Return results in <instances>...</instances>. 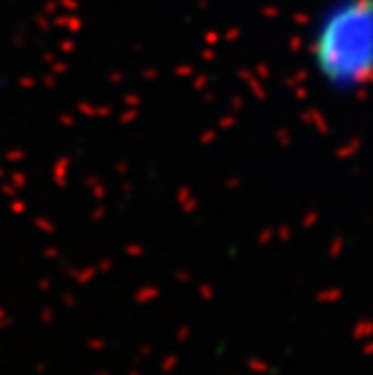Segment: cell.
<instances>
[{
  "label": "cell",
  "instance_id": "6da1fadb",
  "mask_svg": "<svg viewBox=\"0 0 373 375\" xmlns=\"http://www.w3.org/2000/svg\"><path fill=\"white\" fill-rule=\"evenodd\" d=\"M313 55L330 83L351 85L373 70V3L349 0L328 12L317 29Z\"/></svg>",
  "mask_w": 373,
  "mask_h": 375
}]
</instances>
